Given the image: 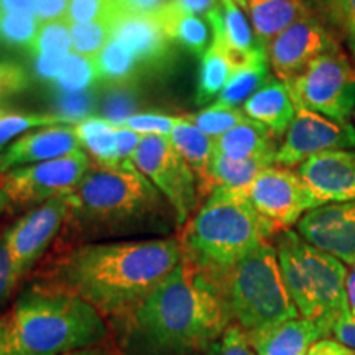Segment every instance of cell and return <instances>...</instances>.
<instances>
[{
    "label": "cell",
    "instance_id": "cell-1",
    "mask_svg": "<svg viewBox=\"0 0 355 355\" xmlns=\"http://www.w3.org/2000/svg\"><path fill=\"white\" fill-rule=\"evenodd\" d=\"M107 322L123 355H206L232 314L224 283L183 259L144 301Z\"/></svg>",
    "mask_w": 355,
    "mask_h": 355
},
{
    "label": "cell",
    "instance_id": "cell-2",
    "mask_svg": "<svg viewBox=\"0 0 355 355\" xmlns=\"http://www.w3.org/2000/svg\"><path fill=\"white\" fill-rule=\"evenodd\" d=\"M181 261L176 237L79 243L58 252L40 277L79 296L109 321L144 301Z\"/></svg>",
    "mask_w": 355,
    "mask_h": 355
},
{
    "label": "cell",
    "instance_id": "cell-3",
    "mask_svg": "<svg viewBox=\"0 0 355 355\" xmlns=\"http://www.w3.org/2000/svg\"><path fill=\"white\" fill-rule=\"evenodd\" d=\"M170 201L135 166L91 168L68 196L61 229L68 245L168 237L180 229Z\"/></svg>",
    "mask_w": 355,
    "mask_h": 355
},
{
    "label": "cell",
    "instance_id": "cell-4",
    "mask_svg": "<svg viewBox=\"0 0 355 355\" xmlns=\"http://www.w3.org/2000/svg\"><path fill=\"white\" fill-rule=\"evenodd\" d=\"M7 316L15 355H64L110 339L109 322L99 311L44 282L26 286Z\"/></svg>",
    "mask_w": 355,
    "mask_h": 355
},
{
    "label": "cell",
    "instance_id": "cell-5",
    "mask_svg": "<svg viewBox=\"0 0 355 355\" xmlns=\"http://www.w3.org/2000/svg\"><path fill=\"white\" fill-rule=\"evenodd\" d=\"M278 230L237 189L216 188L180 237L183 259L224 283L227 273Z\"/></svg>",
    "mask_w": 355,
    "mask_h": 355
},
{
    "label": "cell",
    "instance_id": "cell-6",
    "mask_svg": "<svg viewBox=\"0 0 355 355\" xmlns=\"http://www.w3.org/2000/svg\"><path fill=\"white\" fill-rule=\"evenodd\" d=\"M279 270L293 303L304 319L316 322L324 336L349 311L347 270L343 261L311 245L293 230L275 235Z\"/></svg>",
    "mask_w": 355,
    "mask_h": 355
},
{
    "label": "cell",
    "instance_id": "cell-7",
    "mask_svg": "<svg viewBox=\"0 0 355 355\" xmlns=\"http://www.w3.org/2000/svg\"><path fill=\"white\" fill-rule=\"evenodd\" d=\"M232 321L245 334L268 329L298 318L286 290L275 243L265 242L242 259L224 278Z\"/></svg>",
    "mask_w": 355,
    "mask_h": 355
},
{
    "label": "cell",
    "instance_id": "cell-8",
    "mask_svg": "<svg viewBox=\"0 0 355 355\" xmlns=\"http://www.w3.org/2000/svg\"><path fill=\"white\" fill-rule=\"evenodd\" d=\"M296 109L350 122L355 110V64L343 48L314 60L298 78L285 83Z\"/></svg>",
    "mask_w": 355,
    "mask_h": 355
},
{
    "label": "cell",
    "instance_id": "cell-9",
    "mask_svg": "<svg viewBox=\"0 0 355 355\" xmlns=\"http://www.w3.org/2000/svg\"><path fill=\"white\" fill-rule=\"evenodd\" d=\"M91 170L83 150L24 168H15L2 176L3 209H28L32 206L66 198L76 193Z\"/></svg>",
    "mask_w": 355,
    "mask_h": 355
},
{
    "label": "cell",
    "instance_id": "cell-10",
    "mask_svg": "<svg viewBox=\"0 0 355 355\" xmlns=\"http://www.w3.org/2000/svg\"><path fill=\"white\" fill-rule=\"evenodd\" d=\"M130 162L165 196L175 209L180 225L191 219L198 204V180L170 137L145 135Z\"/></svg>",
    "mask_w": 355,
    "mask_h": 355
},
{
    "label": "cell",
    "instance_id": "cell-11",
    "mask_svg": "<svg viewBox=\"0 0 355 355\" xmlns=\"http://www.w3.org/2000/svg\"><path fill=\"white\" fill-rule=\"evenodd\" d=\"M242 193L278 232L298 224L306 212L321 206L298 173L286 168H265Z\"/></svg>",
    "mask_w": 355,
    "mask_h": 355
},
{
    "label": "cell",
    "instance_id": "cell-12",
    "mask_svg": "<svg viewBox=\"0 0 355 355\" xmlns=\"http://www.w3.org/2000/svg\"><path fill=\"white\" fill-rule=\"evenodd\" d=\"M68 216V196L56 198L33 207L3 234L15 277H24L42 259L63 229Z\"/></svg>",
    "mask_w": 355,
    "mask_h": 355
},
{
    "label": "cell",
    "instance_id": "cell-13",
    "mask_svg": "<svg viewBox=\"0 0 355 355\" xmlns=\"http://www.w3.org/2000/svg\"><path fill=\"white\" fill-rule=\"evenodd\" d=\"M355 148L352 122H336L321 114L296 109L285 140L279 145L275 163L282 166L301 165L314 155L331 150Z\"/></svg>",
    "mask_w": 355,
    "mask_h": 355
},
{
    "label": "cell",
    "instance_id": "cell-14",
    "mask_svg": "<svg viewBox=\"0 0 355 355\" xmlns=\"http://www.w3.org/2000/svg\"><path fill=\"white\" fill-rule=\"evenodd\" d=\"M339 42L316 13L304 17L266 48L268 61L279 81L290 83L298 78L319 56L337 50Z\"/></svg>",
    "mask_w": 355,
    "mask_h": 355
},
{
    "label": "cell",
    "instance_id": "cell-15",
    "mask_svg": "<svg viewBox=\"0 0 355 355\" xmlns=\"http://www.w3.org/2000/svg\"><path fill=\"white\" fill-rule=\"evenodd\" d=\"M298 234L319 250L355 265V201L314 207L300 219Z\"/></svg>",
    "mask_w": 355,
    "mask_h": 355
},
{
    "label": "cell",
    "instance_id": "cell-16",
    "mask_svg": "<svg viewBox=\"0 0 355 355\" xmlns=\"http://www.w3.org/2000/svg\"><path fill=\"white\" fill-rule=\"evenodd\" d=\"M298 175L319 204L355 201V150H331L303 162Z\"/></svg>",
    "mask_w": 355,
    "mask_h": 355
},
{
    "label": "cell",
    "instance_id": "cell-17",
    "mask_svg": "<svg viewBox=\"0 0 355 355\" xmlns=\"http://www.w3.org/2000/svg\"><path fill=\"white\" fill-rule=\"evenodd\" d=\"M112 38L128 48L141 68L165 66L171 53V42L163 33L157 15L119 13L114 20Z\"/></svg>",
    "mask_w": 355,
    "mask_h": 355
},
{
    "label": "cell",
    "instance_id": "cell-18",
    "mask_svg": "<svg viewBox=\"0 0 355 355\" xmlns=\"http://www.w3.org/2000/svg\"><path fill=\"white\" fill-rule=\"evenodd\" d=\"M79 148L76 130L73 127L55 125L44 130L28 133L0 155V171L8 168L28 165V163H43L50 159L66 157Z\"/></svg>",
    "mask_w": 355,
    "mask_h": 355
},
{
    "label": "cell",
    "instance_id": "cell-19",
    "mask_svg": "<svg viewBox=\"0 0 355 355\" xmlns=\"http://www.w3.org/2000/svg\"><path fill=\"white\" fill-rule=\"evenodd\" d=\"M247 336L257 355H308L318 340L326 339L321 327L304 318L290 319Z\"/></svg>",
    "mask_w": 355,
    "mask_h": 355
},
{
    "label": "cell",
    "instance_id": "cell-20",
    "mask_svg": "<svg viewBox=\"0 0 355 355\" xmlns=\"http://www.w3.org/2000/svg\"><path fill=\"white\" fill-rule=\"evenodd\" d=\"M245 10L257 42L265 50L279 33L314 13L308 0H245Z\"/></svg>",
    "mask_w": 355,
    "mask_h": 355
},
{
    "label": "cell",
    "instance_id": "cell-21",
    "mask_svg": "<svg viewBox=\"0 0 355 355\" xmlns=\"http://www.w3.org/2000/svg\"><path fill=\"white\" fill-rule=\"evenodd\" d=\"M212 33L219 35L227 48L234 66L243 63L259 50H265L257 42L254 30L250 28L242 7L234 0H220V3L206 17Z\"/></svg>",
    "mask_w": 355,
    "mask_h": 355
},
{
    "label": "cell",
    "instance_id": "cell-22",
    "mask_svg": "<svg viewBox=\"0 0 355 355\" xmlns=\"http://www.w3.org/2000/svg\"><path fill=\"white\" fill-rule=\"evenodd\" d=\"M242 110L248 119L260 122L275 137H282L295 119L296 105L286 84L272 78L245 101Z\"/></svg>",
    "mask_w": 355,
    "mask_h": 355
},
{
    "label": "cell",
    "instance_id": "cell-23",
    "mask_svg": "<svg viewBox=\"0 0 355 355\" xmlns=\"http://www.w3.org/2000/svg\"><path fill=\"white\" fill-rule=\"evenodd\" d=\"M214 152L232 159H263L275 163L277 137L260 122L245 121L214 139Z\"/></svg>",
    "mask_w": 355,
    "mask_h": 355
},
{
    "label": "cell",
    "instance_id": "cell-24",
    "mask_svg": "<svg viewBox=\"0 0 355 355\" xmlns=\"http://www.w3.org/2000/svg\"><path fill=\"white\" fill-rule=\"evenodd\" d=\"M170 140L176 152L196 175L199 194H211L209 165L214 155V139L184 119V122L171 132Z\"/></svg>",
    "mask_w": 355,
    "mask_h": 355
},
{
    "label": "cell",
    "instance_id": "cell-25",
    "mask_svg": "<svg viewBox=\"0 0 355 355\" xmlns=\"http://www.w3.org/2000/svg\"><path fill=\"white\" fill-rule=\"evenodd\" d=\"M163 33L171 43H178L196 56H204L209 48V26L201 17L181 10L170 2L155 13Z\"/></svg>",
    "mask_w": 355,
    "mask_h": 355
},
{
    "label": "cell",
    "instance_id": "cell-26",
    "mask_svg": "<svg viewBox=\"0 0 355 355\" xmlns=\"http://www.w3.org/2000/svg\"><path fill=\"white\" fill-rule=\"evenodd\" d=\"M32 53L37 58L38 76L56 79L66 56L73 53L69 26L63 20L42 24Z\"/></svg>",
    "mask_w": 355,
    "mask_h": 355
},
{
    "label": "cell",
    "instance_id": "cell-27",
    "mask_svg": "<svg viewBox=\"0 0 355 355\" xmlns=\"http://www.w3.org/2000/svg\"><path fill=\"white\" fill-rule=\"evenodd\" d=\"M266 81H268V55L266 50H259L243 63L235 66L227 84L217 97V102L237 107L241 102L250 99Z\"/></svg>",
    "mask_w": 355,
    "mask_h": 355
},
{
    "label": "cell",
    "instance_id": "cell-28",
    "mask_svg": "<svg viewBox=\"0 0 355 355\" xmlns=\"http://www.w3.org/2000/svg\"><path fill=\"white\" fill-rule=\"evenodd\" d=\"M234 68V61L224 42H222V38L219 35L212 33V42L207 51L204 53L201 73H199V84L196 92V102L199 105L207 104L216 96L220 94Z\"/></svg>",
    "mask_w": 355,
    "mask_h": 355
},
{
    "label": "cell",
    "instance_id": "cell-29",
    "mask_svg": "<svg viewBox=\"0 0 355 355\" xmlns=\"http://www.w3.org/2000/svg\"><path fill=\"white\" fill-rule=\"evenodd\" d=\"M117 123L119 122L99 117H87L74 123L79 144L86 146L87 152L97 159V165L105 168H125L117 155V139H115Z\"/></svg>",
    "mask_w": 355,
    "mask_h": 355
},
{
    "label": "cell",
    "instance_id": "cell-30",
    "mask_svg": "<svg viewBox=\"0 0 355 355\" xmlns=\"http://www.w3.org/2000/svg\"><path fill=\"white\" fill-rule=\"evenodd\" d=\"M268 166L272 165L263 159H232L214 152L209 165L211 193L216 188L243 191Z\"/></svg>",
    "mask_w": 355,
    "mask_h": 355
},
{
    "label": "cell",
    "instance_id": "cell-31",
    "mask_svg": "<svg viewBox=\"0 0 355 355\" xmlns=\"http://www.w3.org/2000/svg\"><path fill=\"white\" fill-rule=\"evenodd\" d=\"M97 79L105 83H127L140 71L137 60L127 46L110 37V40L96 56Z\"/></svg>",
    "mask_w": 355,
    "mask_h": 355
},
{
    "label": "cell",
    "instance_id": "cell-32",
    "mask_svg": "<svg viewBox=\"0 0 355 355\" xmlns=\"http://www.w3.org/2000/svg\"><path fill=\"white\" fill-rule=\"evenodd\" d=\"M76 123L73 117L53 114H25L13 112V110L0 109V146L7 145L12 139L20 135L21 132L30 130L33 127H55L71 125Z\"/></svg>",
    "mask_w": 355,
    "mask_h": 355
},
{
    "label": "cell",
    "instance_id": "cell-33",
    "mask_svg": "<svg viewBox=\"0 0 355 355\" xmlns=\"http://www.w3.org/2000/svg\"><path fill=\"white\" fill-rule=\"evenodd\" d=\"M42 21L33 13H0V44L32 51Z\"/></svg>",
    "mask_w": 355,
    "mask_h": 355
},
{
    "label": "cell",
    "instance_id": "cell-34",
    "mask_svg": "<svg viewBox=\"0 0 355 355\" xmlns=\"http://www.w3.org/2000/svg\"><path fill=\"white\" fill-rule=\"evenodd\" d=\"M184 119L193 125H196L202 133L209 135L211 139H217L248 117L241 109L216 102L209 107L202 109L201 112L184 115Z\"/></svg>",
    "mask_w": 355,
    "mask_h": 355
},
{
    "label": "cell",
    "instance_id": "cell-35",
    "mask_svg": "<svg viewBox=\"0 0 355 355\" xmlns=\"http://www.w3.org/2000/svg\"><path fill=\"white\" fill-rule=\"evenodd\" d=\"M117 19V17H115ZM101 20L92 24H78L69 25L71 43H73V53L84 58L96 60V56L102 51L112 37L114 20Z\"/></svg>",
    "mask_w": 355,
    "mask_h": 355
},
{
    "label": "cell",
    "instance_id": "cell-36",
    "mask_svg": "<svg viewBox=\"0 0 355 355\" xmlns=\"http://www.w3.org/2000/svg\"><path fill=\"white\" fill-rule=\"evenodd\" d=\"M97 79L96 63L91 58L69 53L61 64L56 81L66 91L76 92L91 86Z\"/></svg>",
    "mask_w": 355,
    "mask_h": 355
},
{
    "label": "cell",
    "instance_id": "cell-37",
    "mask_svg": "<svg viewBox=\"0 0 355 355\" xmlns=\"http://www.w3.org/2000/svg\"><path fill=\"white\" fill-rule=\"evenodd\" d=\"M122 13L119 0H69L64 24H92V21L110 20Z\"/></svg>",
    "mask_w": 355,
    "mask_h": 355
},
{
    "label": "cell",
    "instance_id": "cell-38",
    "mask_svg": "<svg viewBox=\"0 0 355 355\" xmlns=\"http://www.w3.org/2000/svg\"><path fill=\"white\" fill-rule=\"evenodd\" d=\"M184 122V117H170L162 114H135L123 119L121 123L139 135H162L170 137L171 132Z\"/></svg>",
    "mask_w": 355,
    "mask_h": 355
},
{
    "label": "cell",
    "instance_id": "cell-39",
    "mask_svg": "<svg viewBox=\"0 0 355 355\" xmlns=\"http://www.w3.org/2000/svg\"><path fill=\"white\" fill-rule=\"evenodd\" d=\"M206 355H257L245 331L232 322L219 339L207 349Z\"/></svg>",
    "mask_w": 355,
    "mask_h": 355
},
{
    "label": "cell",
    "instance_id": "cell-40",
    "mask_svg": "<svg viewBox=\"0 0 355 355\" xmlns=\"http://www.w3.org/2000/svg\"><path fill=\"white\" fill-rule=\"evenodd\" d=\"M324 15L347 35L355 30V0H319Z\"/></svg>",
    "mask_w": 355,
    "mask_h": 355
},
{
    "label": "cell",
    "instance_id": "cell-41",
    "mask_svg": "<svg viewBox=\"0 0 355 355\" xmlns=\"http://www.w3.org/2000/svg\"><path fill=\"white\" fill-rule=\"evenodd\" d=\"M30 84L28 73L20 64L0 61V99L20 94Z\"/></svg>",
    "mask_w": 355,
    "mask_h": 355
},
{
    "label": "cell",
    "instance_id": "cell-42",
    "mask_svg": "<svg viewBox=\"0 0 355 355\" xmlns=\"http://www.w3.org/2000/svg\"><path fill=\"white\" fill-rule=\"evenodd\" d=\"M17 285H19V278L13 273V266L10 257H8L6 241H3V235L0 234V308L7 304Z\"/></svg>",
    "mask_w": 355,
    "mask_h": 355
},
{
    "label": "cell",
    "instance_id": "cell-43",
    "mask_svg": "<svg viewBox=\"0 0 355 355\" xmlns=\"http://www.w3.org/2000/svg\"><path fill=\"white\" fill-rule=\"evenodd\" d=\"M69 0H35V15L42 24L64 20Z\"/></svg>",
    "mask_w": 355,
    "mask_h": 355
},
{
    "label": "cell",
    "instance_id": "cell-44",
    "mask_svg": "<svg viewBox=\"0 0 355 355\" xmlns=\"http://www.w3.org/2000/svg\"><path fill=\"white\" fill-rule=\"evenodd\" d=\"M331 334L336 337L337 343L355 352V319L350 316V311H345L340 316L339 321L332 327Z\"/></svg>",
    "mask_w": 355,
    "mask_h": 355
},
{
    "label": "cell",
    "instance_id": "cell-45",
    "mask_svg": "<svg viewBox=\"0 0 355 355\" xmlns=\"http://www.w3.org/2000/svg\"><path fill=\"white\" fill-rule=\"evenodd\" d=\"M171 0H119V6L123 13L132 15H152L163 8Z\"/></svg>",
    "mask_w": 355,
    "mask_h": 355
},
{
    "label": "cell",
    "instance_id": "cell-46",
    "mask_svg": "<svg viewBox=\"0 0 355 355\" xmlns=\"http://www.w3.org/2000/svg\"><path fill=\"white\" fill-rule=\"evenodd\" d=\"M181 10L193 13V15H209L219 6L220 0H171Z\"/></svg>",
    "mask_w": 355,
    "mask_h": 355
},
{
    "label": "cell",
    "instance_id": "cell-47",
    "mask_svg": "<svg viewBox=\"0 0 355 355\" xmlns=\"http://www.w3.org/2000/svg\"><path fill=\"white\" fill-rule=\"evenodd\" d=\"M64 355H123V354L121 352V349H119L117 345L107 340V343L94 345V347L74 350V352H69Z\"/></svg>",
    "mask_w": 355,
    "mask_h": 355
},
{
    "label": "cell",
    "instance_id": "cell-48",
    "mask_svg": "<svg viewBox=\"0 0 355 355\" xmlns=\"http://www.w3.org/2000/svg\"><path fill=\"white\" fill-rule=\"evenodd\" d=\"M0 355H15L8 334V316H0Z\"/></svg>",
    "mask_w": 355,
    "mask_h": 355
},
{
    "label": "cell",
    "instance_id": "cell-49",
    "mask_svg": "<svg viewBox=\"0 0 355 355\" xmlns=\"http://www.w3.org/2000/svg\"><path fill=\"white\" fill-rule=\"evenodd\" d=\"M345 295H347V304L350 316L355 319V265L347 272V278H345Z\"/></svg>",
    "mask_w": 355,
    "mask_h": 355
},
{
    "label": "cell",
    "instance_id": "cell-50",
    "mask_svg": "<svg viewBox=\"0 0 355 355\" xmlns=\"http://www.w3.org/2000/svg\"><path fill=\"white\" fill-rule=\"evenodd\" d=\"M345 40H347L349 51H350V55L354 56V61H355V30H350V32L345 35Z\"/></svg>",
    "mask_w": 355,
    "mask_h": 355
},
{
    "label": "cell",
    "instance_id": "cell-51",
    "mask_svg": "<svg viewBox=\"0 0 355 355\" xmlns=\"http://www.w3.org/2000/svg\"><path fill=\"white\" fill-rule=\"evenodd\" d=\"M308 355H322V347H321V340H318L316 344L313 345V347L309 349Z\"/></svg>",
    "mask_w": 355,
    "mask_h": 355
},
{
    "label": "cell",
    "instance_id": "cell-52",
    "mask_svg": "<svg viewBox=\"0 0 355 355\" xmlns=\"http://www.w3.org/2000/svg\"><path fill=\"white\" fill-rule=\"evenodd\" d=\"M0 188H2V176H0ZM0 211H3V204H2V194H0Z\"/></svg>",
    "mask_w": 355,
    "mask_h": 355
},
{
    "label": "cell",
    "instance_id": "cell-53",
    "mask_svg": "<svg viewBox=\"0 0 355 355\" xmlns=\"http://www.w3.org/2000/svg\"><path fill=\"white\" fill-rule=\"evenodd\" d=\"M235 3H237V6H241L242 8H245V0H234Z\"/></svg>",
    "mask_w": 355,
    "mask_h": 355
},
{
    "label": "cell",
    "instance_id": "cell-54",
    "mask_svg": "<svg viewBox=\"0 0 355 355\" xmlns=\"http://www.w3.org/2000/svg\"><path fill=\"white\" fill-rule=\"evenodd\" d=\"M352 119H354V127H355V110H354V114H352Z\"/></svg>",
    "mask_w": 355,
    "mask_h": 355
}]
</instances>
